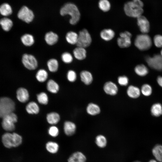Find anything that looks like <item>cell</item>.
<instances>
[{"mask_svg":"<svg viewBox=\"0 0 162 162\" xmlns=\"http://www.w3.org/2000/svg\"><path fill=\"white\" fill-rule=\"evenodd\" d=\"M46 88L49 92L52 93H56L59 90V86L54 80H49L47 83Z\"/></svg>","mask_w":162,"mask_h":162,"instance_id":"28","label":"cell"},{"mask_svg":"<svg viewBox=\"0 0 162 162\" xmlns=\"http://www.w3.org/2000/svg\"><path fill=\"white\" fill-rule=\"evenodd\" d=\"M76 126L73 122L67 121L64 124V131L65 134L68 136H71L75 133Z\"/></svg>","mask_w":162,"mask_h":162,"instance_id":"16","label":"cell"},{"mask_svg":"<svg viewBox=\"0 0 162 162\" xmlns=\"http://www.w3.org/2000/svg\"><path fill=\"white\" fill-rule=\"evenodd\" d=\"M46 150L50 153L55 154L58 151L59 146L58 144L55 142L49 141L47 142L45 145Z\"/></svg>","mask_w":162,"mask_h":162,"instance_id":"26","label":"cell"},{"mask_svg":"<svg viewBox=\"0 0 162 162\" xmlns=\"http://www.w3.org/2000/svg\"><path fill=\"white\" fill-rule=\"evenodd\" d=\"M17 120V117L15 114L13 112L9 114L2 118V127L7 131H13L15 129L14 124Z\"/></svg>","mask_w":162,"mask_h":162,"instance_id":"6","label":"cell"},{"mask_svg":"<svg viewBox=\"0 0 162 162\" xmlns=\"http://www.w3.org/2000/svg\"><path fill=\"white\" fill-rule=\"evenodd\" d=\"M22 62L24 66L29 70L36 69L37 67L38 62L33 56L25 54L23 55Z\"/></svg>","mask_w":162,"mask_h":162,"instance_id":"11","label":"cell"},{"mask_svg":"<svg viewBox=\"0 0 162 162\" xmlns=\"http://www.w3.org/2000/svg\"><path fill=\"white\" fill-rule=\"evenodd\" d=\"M157 82L159 86L162 88V76H159L158 77Z\"/></svg>","mask_w":162,"mask_h":162,"instance_id":"46","label":"cell"},{"mask_svg":"<svg viewBox=\"0 0 162 162\" xmlns=\"http://www.w3.org/2000/svg\"><path fill=\"white\" fill-rule=\"evenodd\" d=\"M92 41L90 34L87 30L84 29L79 32L76 44L77 46L85 48L90 46Z\"/></svg>","mask_w":162,"mask_h":162,"instance_id":"7","label":"cell"},{"mask_svg":"<svg viewBox=\"0 0 162 162\" xmlns=\"http://www.w3.org/2000/svg\"><path fill=\"white\" fill-rule=\"evenodd\" d=\"M86 111L89 114L94 116L98 114L100 112V109L97 105L91 103L87 106Z\"/></svg>","mask_w":162,"mask_h":162,"instance_id":"30","label":"cell"},{"mask_svg":"<svg viewBox=\"0 0 162 162\" xmlns=\"http://www.w3.org/2000/svg\"><path fill=\"white\" fill-rule=\"evenodd\" d=\"M17 16L19 19L29 23L32 21L34 18V14L32 10L27 7L23 6L19 10Z\"/></svg>","mask_w":162,"mask_h":162,"instance_id":"10","label":"cell"},{"mask_svg":"<svg viewBox=\"0 0 162 162\" xmlns=\"http://www.w3.org/2000/svg\"><path fill=\"white\" fill-rule=\"evenodd\" d=\"M48 133L50 136L52 137H56L59 134V129L56 126H51L49 128L48 130Z\"/></svg>","mask_w":162,"mask_h":162,"instance_id":"40","label":"cell"},{"mask_svg":"<svg viewBox=\"0 0 162 162\" xmlns=\"http://www.w3.org/2000/svg\"><path fill=\"white\" fill-rule=\"evenodd\" d=\"M127 92L128 95L130 97L133 98H136L140 96L141 91L138 87L131 85L128 87Z\"/></svg>","mask_w":162,"mask_h":162,"instance_id":"19","label":"cell"},{"mask_svg":"<svg viewBox=\"0 0 162 162\" xmlns=\"http://www.w3.org/2000/svg\"><path fill=\"white\" fill-rule=\"evenodd\" d=\"M46 43L49 45H53L56 44L58 40V36L56 33L49 32L46 33L45 37Z\"/></svg>","mask_w":162,"mask_h":162,"instance_id":"25","label":"cell"},{"mask_svg":"<svg viewBox=\"0 0 162 162\" xmlns=\"http://www.w3.org/2000/svg\"><path fill=\"white\" fill-rule=\"evenodd\" d=\"M16 98L18 100L22 103L27 101L29 98V94L28 91L24 88H20L16 92Z\"/></svg>","mask_w":162,"mask_h":162,"instance_id":"13","label":"cell"},{"mask_svg":"<svg viewBox=\"0 0 162 162\" xmlns=\"http://www.w3.org/2000/svg\"><path fill=\"white\" fill-rule=\"evenodd\" d=\"M80 77L81 81L85 84H90L93 80V77L91 73L86 70H83L81 72Z\"/></svg>","mask_w":162,"mask_h":162,"instance_id":"24","label":"cell"},{"mask_svg":"<svg viewBox=\"0 0 162 162\" xmlns=\"http://www.w3.org/2000/svg\"><path fill=\"white\" fill-rule=\"evenodd\" d=\"M37 98L38 102L43 105H46L48 102V98L45 92H41L37 95Z\"/></svg>","mask_w":162,"mask_h":162,"instance_id":"38","label":"cell"},{"mask_svg":"<svg viewBox=\"0 0 162 162\" xmlns=\"http://www.w3.org/2000/svg\"><path fill=\"white\" fill-rule=\"evenodd\" d=\"M78 34L76 32L70 31L66 34V39L67 41L71 44H76L77 40Z\"/></svg>","mask_w":162,"mask_h":162,"instance_id":"32","label":"cell"},{"mask_svg":"<svg viewBox=\"0 0 162 162\" xmlns=\"http://www.w3.org/2000/svg\"><path fill=\"white\" fill-rule=\"evenodd\" d=\"M134 45L141 50L149 49L152 45V40L150 37L146 34L137 35L135 40Z\"/></svg>","mask_w":162,"mask_h":162,"instance_id":"5","label":"cell"},{"mask_svg":"<svg viewBox=\"0 0 162 162\" xmlns=\"http://www.w3.org/2000/svg\"><path fill=\"white\" fill-rule=\"evenodd\" d=\"M86 158L82 152L79 151L73 153L69 157L68 162H86Z\"/></svg>","mask_w":162,"mask_h":162,"instance_id":"14","label":"cell"},{"mask_svg":"<svg viewBox=\"0 0 162 162\" xmlns=\"http://www.w3.org/2000/svg\"><path fill=\"white\" fill-rule=\"evenodd\" d=\"M153 155L156 160L162 162V145L157 144L154 146L152 150Z\"/></svg>","mask_w":162,"mask_h":162,"instance_id":"17","label":"cell"},{"mask_svg":"<svg viewBox=\"0 0 162 162\" xmlns=\"http://www.w3.org/2000/svg\"><path fill=\"white\" fill-rule=\"evenodd\" d=\"M26 109L27 112L31 114H37L40 110L38 105L34 101L29 103L26 106Z\"/></svg>","mask_w":162,"mask_h":162,"instance_id":"20","label":"cell"},{"mask_svg":"<svg viewBox=\"0 0 162 162\" xmlns=\"http://www.w3.org/2000/svg\"><path fill=\"white\" fill-rule=\"evenodd\" d=\"M148 162H158L157 160H156L154 159H151Z\"/></svg>","mask_w":162,"mask_h":162,"instance_id":"47","label":"cell"},{"mask_svg":"<svg viewBox=\"0 0 162 162\" xmlns=\"http://www.w3.org/2000/svg\"><path fill=\"white\" fill-rule=\"evenodd\" d=\"M67 78L68 80L70 82L75 81L76 78V73L74 70H69L67 73Z\"/></svg>","mask_w":162,"mask_h":162,"instance_id":"43","label":"cell"},{"mask_svg":"<svg viewBox=\"0 0 162 162\" xmlns=\"http://www.w3.org/2000/svg\"><path fill=\"white\" fill-rule=\"evenodd\" d=\"M134 71L137 75L141 76H146L148 72V68L143 64H139L136 66L135 68Z\"/></svg>","mask_w":162,"mask_h":162,"instance_id":"31","label":"cell"},{"mask_svg":"<svg viewBox=\"0 0 162 162\" xmlns=\"http://www.w3.org/2000/svg\"><path fill=\"white\" fill-rule=\"evenodd\" d=\"M95 142L99 147L104 148L106 146L107 141L104 136L102 135H99L96 137Z\"/></svg>","mask_w":162,"mask_h":162,"instance_id":"34","label":"cell"},{"mask_svg":"<svg viewBox=\"0 0 162 162\" xmlns=\"http://www.w3.org/2000/svg\"><path fill=\"white\" fill-rule=\"evenodd\" d=\"M131 34L129 32L125 31L120 34V37L117 39L118 46L121 48H127L131 44Z\"/></svg>","mask_w":162,"mask_h":162,"instance_id":"9","label":"cell"},{"mask_svg":"<svg viewBox=\"0 0 162 162\" xmlns=\"http://www.w3.org/2000/svg\"><path fill=\"white\" fill-rule=\"evenodd\" d=\"M132 1L141 7L143 8L144 4L142 2L141 0H132Z\"/></svg>","mask_w":162,"mask_h":162,"instance_id":"45","label":"cell"},{"mask_svg":"<svg viewBox=\"0 0 162 162\" xmlns=\"http://www.w3.org/2000/svg\"><path fill=\"white\" fill-rule=\"evenodd\" d=\"M99 8L102 11H108L111 8V4L108 0H100L98 3Z\"/></svg>","mask_w":162,"mask_h":162,"instance_id":"37","label":"cell"},{"mask_svg":"<svg viewBox=\"0 0 162 162\" xmlns=\"http://www.w3.org/2000/svg\"><path fill=\"white\" fill-rule=\"evenodd\" d=\"M143 8L132 1L128 2L124 4V10L127 16L137 18L142 15L143 13L144 10Z\"/></svg>","mask_w":162,"mask_h":162,"instance_id":"3","label":"cell"},{"mask_svg":"<svg viewBox=\"0 0 162 162\" xmlns=\"http://www.w3.org/2000/svg\"><path fill=\"white\" fill-rule=\"evenodd\" d=\"M21 40L25 45L27 46H31L34 43L33 36L29 34H26L23 35L21 38Z\"/></svg>","mask_w":162,"mask_h":162,"instance_id":"33","label":"cell"},{"mask_svg":"<svg viewBox=\"0 0 162 162\" xmlns=\"http://www.w3.org/2000/svg\"><path fill=\"white\" fill-rule=\"evenodd\" d=\"M60 14L62 16L68 14L71 16L69 22L72 25L76 24L79 21L80 14L77 6L72 3L65 4L61 9Z\"/></svg>","mask_w":162,"mask_h":162,"instance_id":"1","label":"cell"},{"mask_svg":"<svg viewBox=\"0 0 162 162\" xmlns=\"http://www.w3.org/2000/svg\"><path fill=\"white\" fill-rule=\"evenodd\" d=\"M133 162H141V161H138V160H136V161H135Z\"/></svg>","mask_w":162,"mask_h":162,"instance_id":"49","label":"cell"},{"mask_svg":"<svg viewBox=\"0 0 162 162\" xmlns=\"http://www.w3.org/2000/svg\"><path fill=\"white\" fill-rule=\"evenodd\" d=\"M48 76L47 72L46 70L40 69L37 72L36 75V77L38 81L42 82L46 80Z\"/></svg>","mask_w":162,"mask_h":162,"instance_id":"35","label":"cell"},{"mask_svg":"<svg viewBox=\"0 0 162 162\" xmlns=\"http://www.w3.org/2000/svg\"><path fill=\"white\" fill-rule=\"evenodd\" d=\"M47 65L49 70L51 72H55L58 69V62L55 59L52 58L49 60L47 62Z\"/></svg>","mask_w":162,"mask_h":162,"instance_id":"36","label":"cell"},{"mask_svg":"<svg viewBox=\"0 0 162 162\" xmlns=\"http://www.w3.org/2000/svg\"><path fill=\"white\" fill-rule=\"evenodd\" d=\"M12 13V9L10 5L7 3H4L0 5V14L6 17Z\"/></svg>","mask_w":162,"mask_h":162,"instance_id":"18","label":"cell"},{"mask_svg":"<svg viewBox=\"0 0 162 162\" xmlns=\"http://www.w3.org/2000/svg\"><path fill=\"white\" fill-rule=\"evenodd\" d=\"M62 58L63 61L66 63H71L73 59L71 55L68 52L63 53L62 55Z\"/></svg>","mask_w":162,"mask_h":162,"instance_id":"41","label":"cell"},{"mask_svg":"<svg viewBox=\"0 0 162 162\" xmlns=\"http://www.w3.org/2000/svg\"><path fill=\"white\" fill-rule=\"evenodd\" d=\"M137 24L140 31L142 34H147L149 32L150 25L147 19L142 15L137 18Z\"/></svg>","mask_w":162,"mask_h":162,"instance_id":"12","label":"cell"},{"mask_svg":"<svg viewBox=\"0 0 162 162\" xmlns=\"http://www.w3.org/2000/svg\"><path fill=\"white\" fill-rule=\"evenodd\" d=\"M154 45L157 47H162V35L157 34L154 36L153 39Z\"/></svg>","mask_w":162,"mask_h":162,"instance_id":"42","label":"cell"},{"mask_svg":"<svg viewBox=\"0 0 162 162\" xmlns=\"http://www.w3.org/2000/svg\"><path fill=\"white\" fill-rule=\"evenodd\" d=\"M118 83L121 86H127L129 80L126 76H119L118 79Z\"/></svg>","mask_w":162,"mask_h":162,"instance_id":"44","label":"cell"},{"mask_svg":"<svg viewBox=\"0 0 162 162\" xmlns=\"http://www.w3.org/2000/svg\"><path fill=\"white\" fill-rule=\"evenodd\" d=\"M2 140L4 146L8 148L17 147L22 144V137L15 133H5L2 135Z\"/></svg>","mask_w":162,"mask_h":162,"instance_id":"2","label":"cell"},{"mask_svg":"<svg viewBox=\"0 0 162 162\" xmlns=\"http://www.w3.org/2000/svg\"><path fill=\"white\" fill-rule=\"evenodd\" d=\"M160 54L161 56L162 57V49H161L160 51Z\"/></svg>","mask_w":162,"mask_h":162,"instance_id":"48","label":"cell"},{"mask_svg":"<svg viewBox=\"0 0 162 162\" xmlns=\"http://www.w3.org/2000/svg\"><path fill=\"white\" fill-rule=\"evenodd\" d=\"M0 25L4 31H8L12 27L13 22L10 19L4 17L0 20Z\"/></svg>","mask_w":162,"mask_h":162,"instance_id":"27","label":"cell"},{"mask_svg":"<svg viewBox=\"0 0 162 162\" xmlns=\"http://www.w3.org/2000/svg\"><path fill=\"white\" fill-rule=\"evenodd\" d=\"M140 91L143 95L145 96H148L151 94L152 89L150 85L146 84L142 86Z\"/></svg>","mask_w":162,"mask_h":162,"instance_id":"39","label":"cell"},{"mask_svg":"<svg viewBox=\"0 0 162 162\" xmlns=\"http://www.w3.org/2000/svg\"><path fill=\"white\" fill-rule=\"evenodd\" d=\"M152 114L155 117H159L162 115V105L160 103H156L152 105L151 108Z\"/></svg>","mask_w":162,"mask_h":162,"instance_id":"29","label":"cell"},{"mask_svg":"<svg viewBox=\"0 0 162 162\" xmlns=\"http://www.w3.org/2000/svg\"><path fill=\"white\" fill-rule=\"evenodd\" d=\"M146 61L148 65L155 70H162V57L159 55H155L152 57L148 56Z\"/></svg>","mask_w":162,"mask_h":162,"instance_id":"8","label":"cell"},{"mask_svg":"<svg viewBox=\"0 0 162 162\" xmlns=\"http://www.w3.org/2000/svg\"><path fill=\"white\" fill-rule=\"evenodd\" d=\"M104 90L107 94L114 95L117 94L118 91V88L116 85L114 83L111 81H109L104 84Z\"/></svg>","mask_w":162,"mask_h":162,"instance_id":"15","label":"cell"},{"mask_svg":"<svg viewBox=\"0 0 162 162\" xmlns=\"http://www.w3.org/2000/svg\"><path fill=\"white\" fill-rule=\"evenodd\" d=\"M100 35L103 40L108 41L111 40L114 37L115 32L111 29H105L101 32Z\"/></svg>","mask_w":162,"mask_h":162,"instance_id":"23","label":"cell"},{"mask_svg":"<svg viewBox=\"0 0 162 162\" xmlns=\"http://www.w3.org/2000/svg\"><path fill=\"white\" fill-rule=\"evenodd\" d=\"M46 119L48 122L50 124L54 125L57 124L60 119L59 114L56 112H51L48 114Z\"/></svg>","mask_w":162,"mask_h":162,"instance_id":"22","label":"cell"},{"mask_svg":"<svg viewBox=\"0 0 162 162\" xmlns=\"http://www.w3.org/2000/svg\"><path fill=\"white\" fill-rule=\"evenodd\" d=\"M15 109V104L10 98L6 97L0 98V117L13 112Z\"/></svg>","mask_w":162,"mask_h":162,"instance_id":"4","label":"cell"},{"mask_svg":"<svg viewBox=\"0 0 162 162\" xmlns=\"http://www.w3.org/2000/svg\"><path fill=\"white\" fill-rule=\"evenodd\" d=\"M75 57L79 60H82L86 57V51L85 48L77 46L73 51Z\"/></svg>","mask_w":162,"mask_h":162,"instance_id":"21","label":"cell"}]
</instances>
